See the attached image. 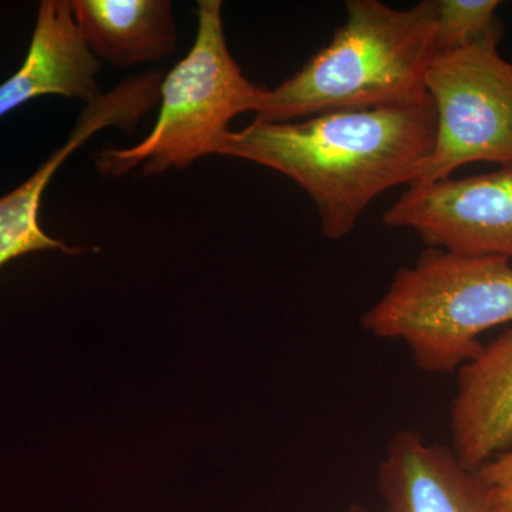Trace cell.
<instances>
[{
	"mask_svg": "<svg viewBox=\"0 0 512 512\" xmlns=\"http://www.w3.org/2000/svg\"><path fill=\"white\" fill-rule=\"evenodd\" d=\"M503 35L434 57L426 90L436 143L410 187L444 180L468 164H512V63L498 53Z\"/></svg>",
	"mask_w": 512,
	"mask_h": 512,
	"instance_id": "obj_5",
	"label": "cell"
},
{
	"mask_svg": "<svg viewBox=\"0 0 512 512\" xmlns=\"http://www.w3.org/2000/svg\"><path fill=\"white\" fill-rule=\"evenodd\" d=\"M101 62L84 42L70 0H43L18 72L0 84V119L33 99L62 96L84 104L99 99Z\"/></svg>",
	"mask_w": 512,
	"mask_h": 512,
	"instance_id": "obj_9",
	"label": "cell"
},
{
	"mask_svg": "<svg viewBox=\"0 0 512 512\" xmlns=\"http://www.w3.org/2000/svg\"><path fill=\"white\" fill-rule=\"evenodd\" d=\"M376 484L382 512H495L476 471L419 431L399 430L390 437Z\"/></svg>",
	"mask_w": 512,
	"mask_h": 512,
	"instance_id": "obj_8",
	"label": "cell"
},
{
	"mask_svg": "<svg viewBox=\"0 0 512 512\" xmlns=\"http://www.w3.org/2000/svg\"><path fill=\"white\" fill-rule=\"evenodd\" d=\"M77 29L97 59L128 69L160 62L177 49L168 0H70Z\"/></svg>",
	"mask_w": 512,
	"mask_h": 512,
	"instance_id": "obj_11",
	"label": "cell"
},
{
	"mask_svg": "<svg viewBox=\"0 0 512 512\" xmlns=\"http://www.w3.org/2000/svg\"><path fill=\"white\" fill-rule=\"evenodd\" d=\"M346 20L299 72L266 90L256 120L286 123L333 111L367 110L429 97L436 57V0L396 9L348 0Z\"/></svg>",
	"mask_w": 512,
	"mask_h": 512,
	"instance_id": "obj_2",
	"label": "cell"
},
{
	"mask_svg": "<svg viewBox=\"0 0 512 512\" xmlns=\"http://www.w3.org/2000/svg\"><path fill=\"white\" fill-rule=\"evenodd\" d=\"M436 143L430 97L308 119L254 120L222 138L217 156L272 168L311 197L323 237L339 241L383 192L412 185Z\"/></svg>",
	"mask_w": 512,
	"mask_h": 512,
	"instance_id": "obj_1",
	"label": "cell"
},
{
	"mask_svg": "<svg viewBox=\"0 0 512 512\" xmlns=\"http://www.w3.org/2000/svg\"><path fill=\"white\" fill-rule=\"evenodd\" d=\"M495 512H512V446L476 470Z\"/></svg>",
	"mask_w": 512,
	"mask_h": 512,
	"instance_id": "obj_13",
	"label": "cell"
},
{
	"mask_svg": "<svg viewBox=\"0 0 512 512\" xmlns=\"http://www.w3.org/2000/svg\"><path fill=\"white\" fill-rule=\"evenodd\" d=\"M268 87L252 83L231 55L221 0L198 2V30L188 55L160 87V113L150 134L136 146L107 148L94 156L103 177L184 170L198 158L217 156L229 123L256 113Z\"/></svg>",
	"mask_w": 512,
	"mask_h": 512,
	"instance_id": "obj_4",
	"label": "cell"
},
{
	"mask_svg": "<svg viewBox=\"0 0 512 512\" xmlns=\"http://www.w3.org/2000/svg\"><path fill=\"white\" fill-rule=\"evenodd\" d=\"M383 224L412 229L429 248L512 262V164L410 187L384 212Z\"/></svg>",
	"mask_w": 512,
	"mask_h": 512,
	"instance_id": "obj_6",
	"label": "cell"
},
{
	"mask_svg": "<svg viewBox=\"0 0 512 512\" xmlns=\"http://www.w3.org/2000/svg\"><path fill=\"white\" fill-rule=\"evenodd\" d=\"M343 512H373L369 507L363 504H350L348 508H346Z\"/></svg>",
	"mask_w": 512,
	"mask_h": 512,
	"instance_id": "obj_14",
	"label": "cell"
},
{
	"mask_svg": "<svg viewBox=\"0 0 512 512\" xmlns=\"http://www.w3.org/2000/svg\"><path fill=\"white\" fill-rule=\"evenodd\" d=\"M457 372L450 448L476 471L512 446V325Z\"/></svg>",
	"mask_w": 512,
	"mask_h": 512,
	"instance_id": "obj_10",
	"label": "cell"
},
{
	"mask_svg": "<svg viewBox=\"0 0 512 512\" xmlns=\"http://www.w3.org/2000/svg\"><path fill=\"white\" fill-rule=\"evenodd\" d=\"M500 6L498 0H436V52L461 49L504 32L497 16Z\"/></svg>",
	"mask_w": 512,
	"mask_h": 512,
	"instance_id": "obj_12",
	"label": "cell"
},
{
	"mask_svg": "<svg viewBox=\"0 0 512 512\" xmlns=\"http://www.w3.org/2000/svg\"><path fill=\"white\" fill-rule=\"evenodd\" d=\"M360 325L404 343L421 372H457L481 352L483 333L512 325V262L426 249L396 272Z\"/></svg>",
	"mask_w": 512,
	"mask_h": 512,
	"instance_id": "obj_3",
	"label": "cell"
},
{
	"mask_svg": "<svg viewBox=\"0 0 512 512\" xmlns=\"http://www.w3.org/2000/svg\"><path fill=\"white\" fill-rule=\"evenodd\" d=\"M160 84V74L141 73L86 104L63 146L53 151L25 183L0 197V268L32 252L55 249L69 255L83 252V248L69 247L49 237L40 227V204L46 187L64 161L103 128L116 127L133 133L141 119L160 101Z\"/></svg>",
	"mask_w": 512,
	"mask_h": 512,
	"instance_id": "obj_7",
	"label": "cell"
}]
</instances>
